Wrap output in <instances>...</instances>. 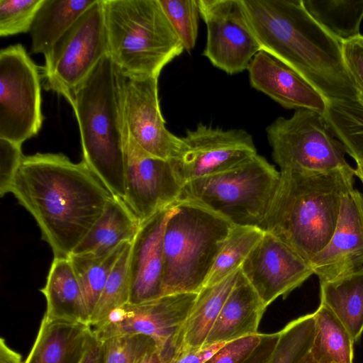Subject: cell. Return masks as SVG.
<instances>
[{"mask_svg":"<svg viewBox=\"0 0 363 363\" xmlns=\"http://www.w3.org/2000/svg\"><path fill=\"white\" fill-rule=\"evenodd\" d=\"M227 342L183 350L170 363H204Z\"/></svg>","mask_w":363,"mask_h":363,"instance_id":"ab89813d","label":"cell"},{"mask_svg":"<svg viewBox=\"0 0 363 363\" xmlns=\"http://www.w3.org/2000/svg\"><path fill=\"white\" fill-rule=\"evenodd\" d=\"M198 293H177L139 304L128 303L91 328L103 341L126 335H145L156 343L160 353L172 362L182 352V330Z\"/></svg>","mask_w":363,"mask_h":363,"instance_id":"30bf717a","label":"cell"},{"mask_svg":"<svg viewBox=\"0 0 363 363\" xmlns=\"http://www.w3.org/2000/svg\"><path fill=\"white\" fill-rule=\"evenodd\" d=\"M131 242L116 262L90 317L89 325L95 327L104 321L116 309L129 303L130 285L128 272Z\"/></svg>","mask_w":363,"mask_h":363,"instance_id":"d6a6232c","label":"cell"},{"mask_svg":"<svg viewBox=\"0 0 363 363\" xmlns=\"http://www.w3.org/2000/svg\"><path fill=\"white\" fill-rule=\"evenodd\" d=\"M96 0H44L30 33V52L46 57L77 19Z\"/></svg>","mask_w":363,"mask_h":363,"instance_id":"d4e9b609","label":"cell"},{"mask_svg":"<svg viewBox=\"0 0 363 363\" xmlns=\"http://www.w3.org/2000/svg\"><path fill=\"white\" fill-rule=\"evenodd\" d=\"M174 207L162 210L141 223L131 242L128 264L130 303H143L164 295L162 238Z\"/></svg>","mask_w":363,"mask_h":363,"instance_id":"ac0fdd59","label":"cell"},{"mask_svg":"<svg viewBox=\"0 0 363 363\" xmlns=\"http://www.w3.org/2000/svg\"><path fill=\"white\" fill-rule=\"evenodd\" d=\"M163 11L184 49L190 52L196 45L199 18L198 0H159Z\"/></svg>","mask_w":363,"mask_h":363,"instance_id":"836d02e7","label":"cell"},{"mask_svg":"<svg viewBox=\"0 0 363 363\" xmlns=\"http://www.w3.org/2000/svg\"><path fill=\"white\" fill-rule=\"evenodd\" d=\"M11 193L33 216L55 258H67L103 213L111 193L82 160L25 155Z\"/></svg>","mask_w":363,"mask_h":363,"instance_id":"6da1fadb","label":"cell"},{"mask_svg":"<svg viewBox=\"0 0 363 363\" xmlns=\"http://www.w3.org/2000/svg\"><path fill=\"white\" fill-rule=\"evenodd\" d=\"M311 17L341 43L360 35L363 0H302Z\"/></svg>","mask_w":363,"mask_h":363,"instance_id":"83f0119b","label":"cell"},{"mask_svg":"<svg viewBox=\"0 0 363 363\" xmlns=\"http://www.w3.org/2000/svg\"><path fill=\"white\" fill-rule=\"evenodd\" d=\"M320 303L329 308L350 334L354 342L363 333V267L320 282Z\"/></svg>","mask_w":363,"mask_h":363,"instance_id":"cb8c5ba5","label":"cell"},{"mask_svg":"<svg viewBox=\"0 0 363 363\" xmlns=\"http://www.w3.org/2000/svg\"><path fill=\"white\" fill-rule=\"evenodd\" d=\"M263 334L243 337L225 344L204 363H243L260 344Z\"/></svg>","mask_w":363,"mask_h":363,"instance_id":"f35d334b","label":"cell"},{"mask_svg":"<svg viewBox=\"0 0 363 363\" xmlns=\"http://www.w3.org/2000/svg\"><path fill=\"white\" fill-rule=\"evenodd\" d=\"M233 226L202 206L177 202L163 233L164 295L199 293Z\"/></svg>","mask_w":363,"mask_h":363,"instance_id":"8992f818","label":"cell"},{"mask_svg":"<svg viewBox=\"0 0 363 363\" xmlns=\"http://www.w3.org/2000/svg\"><path fill=\"white\" fill-rule=\"evenodd\" d=\"M279 338V332L263 334L260 344L243 363H269Z\"/></svg>","mask_w":363,"mask_h":363,"instance_id":"60d3db41","label":"cell"},{"mask_svg":"<svg viewBox=\"0 0 363 363\" xmlns=\"http://www.w3.org/2000/svg\"><path fill=\"white\" fill-rule=\"evenodd\" d=\"M260 50L291 67L325 99L357 101L341 43L306 10L302 0H240Z\"/></svg>","mask_w":363,"mask_h":363,"instance_id":"7a4b0ae2","label":"cell"},{"mask_svg":"<svg viewBox=\"0 0 363 363\" xmlns=\"http://www.w3.org/2000/svg\"><path fill=\"white\" fill-rule=\"evenodd\" d=\"M310 264L320 282L363 267V193L357 189L344 195L333 236Z\"/></svg>","mask_w":363,"mask_h":363,"instance_id":"e0dca14e","label":"cell"},{"mask_svg":"<svg viewBox=\"0 0 363 363\" xmlns=\"http://www.w3.org/2000/svg\"><path fill=\"white\" fill-rule=\"evenodd\" d=\"M267 307L241 270L213 324L204 346L259 333Z\"/></svg>","mask_w":363,"mask_h":363,"instance_id":"ffe728a7","label":"cell"},{"mask_svg":"<svg viewBox=\"0 0 363 363\" xmlns=\"http://www.w3.org/2000/svg\"><path fill=\"white\" fill-rule=\"evenodd\" d=\"M22 145L0 138V195L11 193L12 185L25 155Z\"/></svg>","mask_w":363,"mask_h":363,"instance_id":"74e56055","label":"cell"},{"mask_svg":"<svg viewBox=\"0 0 363 363\" xmlns=\"http://www.w3.org/2000/svg\"><path fill=\"white\" fill-rule=\"evenodd\" d=\"M323 116L347 155L363 158V106L357 101H330Z\"/></svg>","mask_w":363,"mask_h":363,"instance_id":"4dcf8cb0","label":"cell"},{"mask_svg":"<svg viewBox=\"0 0 363 363\" xmlns=\"http://www.w3.org/2000/svg\"><path fill=\"white\" fill-rule=\"evenodd\" d=\"M40 74L20 43L0 51V138L22 145L40 130Z\"/></svg>","mask_w":363,"mask_h":363,"instance_id":"8fae6325","label":"cell"},{"mask_svg":"<svg viewBox=\"0 0 363 363\" xmlns=\"http://www.w3.org/2000/svg\"><path fill=\"white\" fill-rule=\"evenodd\" d=\"M123 103L130 138L152 156L175 159L182 140L166 128L160 106L158 77L123 74Z\"/></svg>","mask_w":363,"mask_h":363,"instance_id":"9a60e30c","label":"cell"},{"mask_svg":"<svg viewBox=\"0 0 363 363\" xmlns=\"http://www.w3.org/2000/svg\"><path fill=\"white\" fill-rule=\"evenodd\" d=\"M343 61L357 94V101L363 106V35L341 43Z\"/></svg>","mask_w":363,"mask_h":363,"instance_id":"8d00e7d4","label":"cell"},{"mask_svg":"<svg viewBox=\"0 0 363 363\" xmlns=\"http://www.w3.org/2000/svg\"><path fill=\"white\" fill-rule=\"evenodd\" d=\"M240 270L266 307L280 296L286 298L313 274L310 263L265 231Z\"/></svg>","mask_w":363,"mask_h":363,"instance_id":"2e32d148","label":"cell"},{"mask_svg":"<svg viewBox=\"0 0 363 363\" xmlns=\"http://www.w3.org/2000/svg\"><path fill=\"white\" fill-rule=\"evenodd\" d=\"M130 242L121 245L104 257L73 254L69 256L82 289L89 320L113 267Z\"/></svg>","mask_w":363,"mask_h":363,"instance_id":"f1b7e54d","label":"cell"},{"mask_svg":"<svg viewBox=\"0 0 363 363\" xmlns=\"http://www.w3.org/2000/svg\"><path fill=\"white\" fill-rule=\"evenodd\" d=\"M355 162L356 167L355 176L359 179L363 186V158L354 157H352Z\"/></svg>","mask_w":363,"mask_h":363,"instance_id":"f6af8a7d","label":"cell"},{"mask_svg":"<svg viewBox=\"0 0 363 363\" xmlns=\"http://www.w3.org/2000/svg\"><path fill=\"white\" fill-rule=\"evenodd\" d=\"M266 133L280 171L330 172L352 167L346 147L316 111L298 109L289 118L279 117Z\"/></svg>","mask_w":363,"mask_h":363,"instance_id":"ba28073f","label":"cell"},{"mask_svg":"<svg viewBox=\"0 0 363 363\" xmlns=\"http://www.w3.org/2000/svg\"><path fill=\"white\" fill-rule=\"evenodd\" d=\"M315 329L313 313L289 322L279 331L269 363H299L312 347Z\"/></svg>","mask_w":363,"mask_h":363,"instance_id":"1f68e13d","label":"cell"},{"mask_svg":"<svg viewBox=\"0 0 363 363\" xmlns=\"http://www.w3.org/2000/svg\"><path fill=\"white\" fill-rule=\"evenodd\" d=\"M105 363H135L146 352L157 347L150 337L145 335H126L103 340Z\"/></svg>","mask_w":363,"mask_h":363,"instance_id":"d590c367","label":"cell"},{"mask_svg":"<svg viewBox=\"0 0 363 363\" xmlns=\"http://www.w3.org/2000/svg\"><path fill=\"white\" fill-rule=\"evenodd\" d=\"M352 167L330 172L280 171L262 227L308 263L335 231L344 195L354 188Z\"/></svg>","mask_w":363,"mask_h":363,"instance_id":"3957f363","label":"cell"},{"mask_svg":"<svg viewBox=\"0 0 363 363\" xmlns=\"http://www.w3.org/2000/svg\"><path fill=\"white\" fill-rule=\"evenodd\" d=\"M91 332L86 324L50 321L43 317L23 363H79Z\"/></svg>","mask_w":363,"mask_h":363,"instance_id":"603a6c76","label":"cell"},{"mask_svg":"<svg viewBox=\"0 0 363 363\" xmlns=\"http://www.w3.org/2000/svg\"><path fill=\"white\" fill-rule=\"evenodd\" d=\"M40 291L46 299L43 317L48 320L89 325L82 289L69 257H54Z\"/></svg>","mask_w":363,"mask_h":363,"instance_id":"7402d4cb","label":"cell"},{"mask_svg":"<svg viewBox=\"0 0 363 363\" xmlns=\"http://www.w3.org/2000/svg\"><path fill=\"white\" fill-rule=\"evenodd\" d=\"M108 55L126 75L157 77L184 47L159 0H104Z\"/></svg>","mask_w":363,"mask_h":363,"instance_id":"5b68a950","label":"cell"},{"mask_svg":"<svg viewBox=\"0 0 363 363\" xmlns=\"http://www.w3.org/2000/svg\"><path fill=\"white\" fill-rule=\"evenodd\" d=\"M0 363H23L21 355L11 349L4 338L0 339Z\"/></svg>","mask_w":363,"mask_h":363,"instance_id":"7bdbcfd3","label":"cell"},{"mask_svg":"<svg viewBox=\"0 0 363 363\" xmlns=\"http://www.w3.org/2000/svg\"><path fill=\"white\" fill-rule=\"evenodd\" d=\"M79 363H105L104 342L97 338L93 332Z\"/></svg>","mask_w":363,"mask_h":363,"instance_id":"b9f144b4","label":"cell"},{"mask_svg":"<svg viewBox=\"0 0 363 363\" xmlns=\"http://www.w3.org/2000/svg\"><path fill=\"white\" fill-rule=\"evenodd\" d=\"M315 337L311 352L318 363H353L354 341L342 323L320 303L313 313Z\"/></svg>","mask_w":363,"mask_h":363,"instance_id":"4316f807","label":"cell"},{"mask_svg":"<svg viewBox=\"0 0 363 363\" xmlns=\"http://www.w3.org/2000/svg\"><path fill=\"white\" fill-rule=\"evenodd\" d=\"M108 54L104 0H96L44 57V88L66 99Z\"/></svg>","mask_w":363,"mask_h":363,"instance_id":"9c48e42d","label":"cell"},{"mask_svg":"<svg viewBox=\"0 0 363 363\" xmlns=\"http://www.w3.org/2000/svg\"><path fill=\"white\" fill-rule=\"evenodd\" d=\"M247 70L251 86L284 108L324 113L326 99L297 72L270 54L259 51Z\"/></svg>","mask_w":363,"mask_h":363,"instance_id":"d6986e66","label":"cell"},{"mask_svg":"<svg viewBox=\"0 0 363 363\" xmlns=\"http://www.w3.org/2000/svg\"><path fill=\"white\" fill-rule=\"evenodd\" d=\"M66 100L78 123L82 160L113 196L123 199L128 133L123 72L108 54Z\"/></svg>","mask_w":363,"mask_h":363,"instance_id":"277c9868","label":"cell"},{"mask_svg":"<svg viewBox=\"0 0 363 363\" xmlns=\"http://www.w3.org/2000/svg\"><path fill=\"white\" fill-rule=\"evenodd\" d=\"M299 363H318L314 358L312 353L310 352L306 355V357Z\"/></svg>","mask_w":363,"mask_h":363,"instance_id":"bcb514c9","label":"cell"},{"mask_svg":"<svg viewBox=\"0 0 363 363\" xmlns=\"http://www.w3.org/2000/svg\"><path fill=\"white\" fill-rule=\"evenodd\" d=\"M182 189L172 162L147 154L128 134L123 200L140 223L174 206Z\"/></svg>","mask_w":363,"mask_h":363,"instance_id":"5bb4252c","label":"cell"},{"mask_svg":"<svg viewBox=\"0 0 363 363\" xmlns=\"http://www.w3.org/2000/svg\"><path fill=\"white\" fill-rule=\"evenodd\" d=\"M159 351L155 347L139 357L135 363H170Z\"/></svg>","mask_w":363,"mask_h":363,"instance_id":"ee69618b","label":"cell"},{"mask_svg":"<svg viewBox=\"0 0 363 363\" xmlns=\"http://www.w3.org/2000/svg\"><path fill=\"white\" fill-rule=\"evenodd\" d=\"M44 0H0V35L30 32Z\"/></svg>","mask_w":363,"mask_h":363,"instance_id":"e575fe53","label":"cell"},{"mask_svg":"<svg viewBox=\"0 0 363 363\" xmlns=\"http://www.w3.org/2000/svg\"><path fill=\"white\" fill-rule=\"evenodd\" d=\"M240 268L222 281L204 286L196 299L182 330V351L205 345L208 334L233 288Z\"/></svg>","mask_w":363,"mask_h":363,"instance_id":"484cf974","label":"cell"},{"mask_svg":"<svg viewBox=\"0 0 363 363\" xmlns=\"http://www.w3.org/2000/svg\"><path fill=\"white\" fill-rule=\"evenodd\" d=\"M279 181L280 172L257 154L229 169L186 182L177 202L197 204L233 225L262 230Z\"/></svg>","mask_w":363,"mask_h":363,"instance_id":"52a82bcc","label":"cell"},{"mask_svg":"<svg viewBox=\"0 0 363 363\" xmlns=\"http://www.w3.org/2000/svg\"><path fill=\"white\" fill-rule=\"evenodd\" d=\"M207 29L203 55L228 74L247 69L260 47L250 29L240 0H198Z\"/></svg>","mask_w":363,"mask_h":363,"instance_id":"4fadbf2b","label":"cell"},{"mask_svg":"<svg viewBox=\"0 0 363 363\" xmlns=\"http://www.w3.org/2000/svg\"><path fill=\"white\" fill-rule=\"evenodd\" d=\"M264 235V231L257 227L233 225L216 257L203 287L218 283L240 268Z\"/></svg>","mask_w":363,"mask_h":363,"instance_id":"f546056e","label":"cell"},{"mask_svg":"<svg viewBox=\"0 0 363 363\" xmlns=\"http://www.w3.org/2000/svg\"><path fill=\"white\" fill-rule=\"evenodd\" d=\"M171 160L182 186L186 182L229 169L256 155L252 136L242 129L223 130L202 123L186 131Z\"/></svg>","mask_w":363,"mask_h":363,"instance_id":"7c38bea8","label":"cell"},{"mask_svg":"<svg viewBox=\"0 0 363 363\" xmlns=\"http://www.w3.org/2000/svg\"><path fill=\"white\" fill-rule=\"evenodd\" d=\"M140 225V220L125 201L112 196L101 216L72 254L108 255L121 245L132 242Z\"/></svg>","mask_w":363,"mask_h":363,"instance_id":"44dd1931","label":"cell"}]
</instances>
